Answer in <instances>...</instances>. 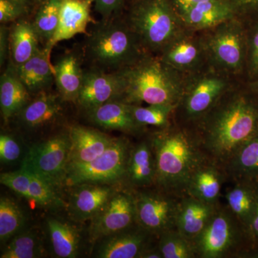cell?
Instances as JSON below:
<instances>
[{"mask_svg":"<svg viewBox=\"0 0 258 258\" xmlns=\"http://www.w3.org/2000/svg\"><path fill=\"white\" fill-rule=\"evenodd\" d=\"M81 64L82 55L71 50L61 56L53 66L57 92L64 102L77 103L84 76Z\"/></svg>","mask_w":258,"mask_h":258,"instance_id":"obj_23","label":"cell"},{"mask_svg":"<svg viewBox=\"0 0 258 258\" xmlns=\"http://www.w3.org/2000/svg\"><path fill=\"white\" fill-rule=\"evenodd\" d=\"M234 78L208 66L186 76L184 91L174 113V122L190 127L236 84Z\"/></svg>","mask_w":258,"mask_h":258,"instance_id":"obj_6","label":"cell"},{"mask_svg":"<svg viewBox=\"0 0 258 258\" xmlns=\"http://www.w3.org/2000/svg\"><path fill=\"white\" fill-rule=\"evenodd\" d=\"M127 1H128L129 3H131V2L135 1V0H127Z\"/></svg>","mask_w":258,"mask_h":258,"instance_id":"obj_51","label":"cell"},{"mask_svg":"<svg viewBox=\"0 0 258 258\" xmlns=\"http://www.w3.org/2000/svg\"><path fill=\"white\" fill-rule=\"evenodd\" d=\"M46 1H47V0H31L32 5H33L34 10H36L37 7L40 6V5H42V3H44Z\"/></svg>","mask_w":258,"mask_h":258,"instance_id":"obj_49","label":"cell"},{"mask_svg":"<svg viewBox=\"0 0 258 258\" xmlns=\"http://www.w3.org/2000/svg\"><path fill=\"white\" fill-rule=\"evenodd\" d=\"M93 0H61L59 23L55 35L44 48L49 54L58 42L79 34L88 35V24L96 23L91 16Z\"/></svg>","mask_w":258,"mask_h":258,"instance_id":"obj_17","label":"cell"},{"mask_svg":"<svg viewBox=\"0 0 258 258\" xmlns=\"http://www.w3.org/2000/svg\"><path fill=\"white\" fill-rule=\"evenodd\" d=\"M184 28L203 32L230 19L239 18L235 8L226 0H214L176 10Z\"/></svg>","mask_w":258,"mask_h":258,"instance_id":"obj_19","label":"cell"},{"mask_svg":"<svg viewBox=\"0 0 258 258\" xmlns=\"http://www.w3.org/2000/svg\"><path fill=\"white\" fill-rule=\"evenodd\" d=\"M0 182L23 198H26L30 184V173L26 169L10 171L1 174Z\"/></svg>","mask_w":258,"mask_h":258,"instance_id":"obj_40","label":"cell"},{"mask_svg":"<svg viewBox=\"0 0 258 258\" xmlns=\"http://www.w3.org/2000/svg\"><path fill=\"white\" fill-rule=\"evenodd\" d=\"M125 22L149 54L158 55L185 28L172 0L131 2Z\"/></svg>","mask_w":258,"mask_h":258,"instance_id":"obj_5","label":"cell"},{"mask_svg":"<svg viewBox=\"0 0 258 258\" xmlns=\"http://www.w3.org/2000/svg\"><path fill=\"white\" fill-rule=\"evenodd\" d=\"M64 102L58 93L45 91L32 97L31 101L13 118H16L18 124L30 132L37 131L60 118Z\"/></svg>","mask_w":258,"mask_h":258,"instance_id":"obj_18","label":"cell"},{"mask_svg":"<svg viewBox=\"0 0 258 258\" xmlns=\"http://www.w3.org/2000/svg\"><path fill=\"white\" fill-rule=\"evenodd\" d=\"M149 139L157 165L156 187L184 196L194 173L209 161L193 131L174 122L153 132Z\"/></svg>","mask_w":258,"mask_h":258,"instance_id":"obj_2","label":"cell"},{"mask_svg":"<svg viewBox=\"0 0 258 258\" xmlns=\"http://www.w3.org/2000/svg\"><path fill=\"white\" fill-rule=\"evenodd\" d=\"M257 199L258 184L249 181H235L225 194L227 208L243 226L247 235Z\"/></svg>","mask_w":258,"mask_h":258,"instance_id":"obj_29","label":"cell"},{"mask_svg":"<svg viewBox=\"0 0 258 258\" xmlns=\"http://www.w3.org/2000/svg\"><path fill=\"white\" fill-rule=\"evenodd\" d=\"M25 214L18 204L10 198L0 199V241L5 244L25 230Z\"/></svg>","mask_w":258,"mask_h":258,"instance_id":"obj_34","label":"cell"},{"mask_svg":"<svg viewBox=\"0 0 258 258\" xmlns=\"http://www.w3.org/2000/svg\"><path fill=\"white\" fill-rule=\"evenodd\" d=\"M88 119L93 124L128 134L142 133L144 128L134 120L129 105L120 100H113L86 111Z\"/></svg>","mask_w":258,"mask_h":258,"instance_id":"obj_25","label":"cell"},{"mask_svg":"<svg viewBox=\"0 0 258 258\" xmlns=\"http://www.w3.org/2000/svg\"><path fill=\"white\" fill-rule=\"evenodd\" d=\"M69 132L71 142L69 165L84 164L94 160L109 148L115 139L83 125L71 127Z\"/></svg>","mask_w":258,"mask_h":258,"instance_id":"obj_21","label":"cell"},{"mask_svg":"<svg viewBox=\"0 0 258 258\" xmlns=\"http://www.w3.org/2000/svg\"><path fill=\"white\" fill-rule=\"evenodd\" d=\"M209 161L222 169L258 134V96L235 84L189 127Z\"/></svg>","mask_w":258,"mask_h":258,"instance_id":"obj_1","label":"cell"},{"mask_svg":"<svg viewBox=\"0 0 258 258\" xmlns=\"http://www.w3.org/2000/svg\"><path fill=\"white\" fill-rule=\"evenodd\" d=\"M116 73L122 88L118 100L134 105L144 103L177 106L186 78L152 54H147Z\"/></svg>","mask_w":258,"mask_h":258,"instance_id":"obj_3","label":"cell"},{"mask_svg":"<svg viewBox=\"0 0 258 258\" xmlns=\"http://www.w3.org/2000/svg\"><path fill=\"white\" fill-rule=\"evenodd\" d=\"M227 179L222 168L211 161H206L191 176L186 195L205 203L216 205L221 196L222 185Z\"/></svg>","mask_w":258,"mask_h":258,"instance_id":"obj_26","label":"cell"},{"mask_svg":"<svg viewBox=\"0 0 258 258\" xmlns=\"http://www.w3.org/2000/svg\"><path fill=\"white\" fill-rule=\"evenodd\" d=\"M157 165L150 139L132 147L123 181L129 189H145L155 186Z\"/></svg>","mask_w":258,"mask_h":258,"instance_id":"obj_20","label":"cell"},{"mask_svg":"<svg viewBox=\"0 0 258 258\" xmlns=\"http://www.w3.org/2000/svg\"><path fill=\"white\" fill-rule=\"evenodd\" d=\"M147 54L121 16L93 24L84 46V56L90 67L106 72L126 69Z\"/></svg>","mask_w":258,"mask_h":258,"instance_id":"obj_4","label":"cell"},{"mask_svg":"<svg viewBox=\"0 0 258 258\" xmlns=\"http://www.w3.org/2000/svg\"><path fill=\"white\" fill-rule=\"evenodd\" d=\"M248 257L258 258V248L252 250V252L249 254Z\"/></svg>","mask_w":258,"mask_h":258,"instance_id":"obj_50","label":"cell"},{"mask_svg":"<svg viewBox=\"0 0 258 258\" xmlns=\"http://www.w3.org/2000/svg\"><path fill=\"white\" fill-rule=\"evenodd\" d=\"M31 0H0V23L7 25L33 14Z\"/></svg>","mask_w":258,"mask_h":258,"instance_id":"obj_39","label":"cell"},{"mask_svg":"<svg viewBox=\"0 0 258 258\" xmlns=\"http://www.w3.org/2000/svg\"><path fill=\"white\" fill-rule=\"evenodd\" d=\"M10 57V28L5 24L0 27V64L4 66Z\"/></svg>","mask_w":258,"mask_h":258,"instance_id":"obj_44","label":"cell"},{"mask_svg":"<svg viewBox=\"0 0 258 258\" xmlns=\"http://www.w3.org/2000/svg\"><path fill=\"white\" fill-rule=\"evenodd\" d=\"M218 204L205 203L188 195L181 197L176 215V230L192 242L208 225Z\"/></svg>","mask_w":258,"mask_h":258,"instance_id":"obj_22","label":"cell"},{"mask_svg":"<svg viewBox=\"0 0 258 258\" xmlns=\"http://www.w3.org/2000/svg\"><path fill=\"white\" fill-rule=\"evenodd\" d=\"M126 0H93L95 10L102 20H109L121 16Z\"/></svg>","mask_w":258,"mask_h":258,"instance_id":"obj_42","label":"cell"},{"mask_svg":"<svg viewBox=\"0 0 258 258\" xmlns=\"http://www.w3.org/2000/svg\"><path fill=\"white\" fill-rule=\"evenodd\" d=\"M237 12L239 18L246 21V18L258 15V0H226Z\"/></svg>","mask_w":258,"mask_h":258,"instance_id":"obj_43","label":"cell"},{"mask_svg":"<svg viewBox=\"0 0 258 258\" xmlns=\"http://www.w3.org/2000/svg\"><path fill=\"white\" fill-rule=\"evenodd\" d=\"M41 240L34 230L22 231L5 244L1 258H37L43 256Z\"/></svg>","mask_w":258,"mask_h":258,"instance_id":"obj_33","label":"cell"},{"mask_svg":"<svg viewBox=\"0 0 258 258\" xmlns=\"http://www.w3.org/2000/svg\"><path fill=\"white\" fill-rule=\"evenodd\" d=\"M91 221L88 234L90 241L93 244L107 236L138 225L134 190L117 189L101 212Z\"/></svg>","mask_w":258,"mask_h":258,"instance_id":"obj_12","label":"cell"},{"mask_svg":"<svg viewBox=\"0 0 258 258\" xmlns=\"http://www.w3.org/2000/svg\"><path fill=\"white\" fill-rule=\"evenodd\" d=\"M71 147L69 132L52 136L30 147L21 168L46 180L60 189L66 181Z\"/></svg>","mask_w":258,"mask_h":258,"instance_id":"obj_10","label":"cell"},{"mask_svg":"<svg viewBox=\"0 0 258 258\" xmlns=\"http://www.w3.org/2000/svg\"><path fill=\"white\" fill-rule=\"evenodd\" d=\"M209 66L231 77L245 74L247 25L235 18L201 32Z\"/></svg>","mask_w":258,"mask_h":258,"instance_id":"obj_7","label":"cell"},{"mask_svg":"<svg viewBox=\"0 0 258 258\" xmlns=\"http://www.w3.org/2000/svg\"><path fill=\"white\" fill-rule=\"evenodd\" d=\"M247 86H248V88L252 92L255 93L258 96V79L249 82Z\"/></svg>","mask_w":258,"mask_h":258,"instance_id":"obj_48","label":"cell"},{"mask_svg":"<svg viewBox=\"0 0 258 258\" xmlns=\"http://www.w3.org/2000/svg\"><path fill=\"white\" fill-rule=\"evenodd\" d=\"M121 91V81L117 73L90 67L84 70L82 87L76 103L88 111L107 102L119 99Z\"/></svg>","mask_w":258,"mask_h":258,"instance_id":"obj_14","label":"cell"},{"mask_svg":"<svg viewBox=\"0 0 258 258\" xmlns=\"http://www.w3.org/2000/svg\"><path fill=\"white\" fill-rule=\"evenodd\" d=\"M168 66L189 76L209 66L201 32L185 28L158 55Z\"/></svg>","mask_w":258,"mask_h":258,"instance_id":"obj_13","label":"cell"},{"mask_svg":"<svg viewBox=\"0 0 258 258\" xmlns=\"http://www.w3.org/2000/svg\"><path fill=\"white\" fill-rule=\"evenodd\" d=\"M157 242L164 258L197 257L192 242L176 230L161 234Z\"/></svg>","mask_w":258,"mask_h":258,"instance_id":"obj_37","label":"cell"},{"mask_svg":"<svg viewBox=\"0 0 258 258\" xmlns=\"http://www.w3.org/2000/svg\"><path fill=\"white\" fill-rule=\"evenodd\" d=\"M128 105L134 120L144 129L147 126L159 129L169 126L171 124V119L174 117L176 108L169 105Z\"/></svg>","mask_w":258,"mask_h":258,"instance_id":"obj_35","label":"cell"},{"mask_svg":"<svg viewBox=\"0 0 258 258\" xmlns=\"http://www.w3.org/2000/svg\"><path fill=\"white\" fill-rule=\"evenodd\" d=\"M47 230L56 257L74 258L79 256L81 236L76 226L58 219L49 218Z\"/></svg>","mask_w":258,"mask_h":258,"instance_id":"obj_31","label":"cell"},{"mask_svg":"<svg viewBox=\"0 0 258 258\" xmlns=\"http://www.w3.org/2000/svg\"><path fill=\"white\" fill-rule=\"evenodd\" d=\"M29 173L30 184L25 199L44 208H56L63 205L58 189L36 174Z\"/></svg>","mask_w":258,"mask_h":258,"instance_id":"obj_36","label":"cell"},{"mask_svg":"<svg viewBox=\"0 0 258 258\" xmlns=\"http://www.w3.org/2000/svg\"><path fill=\"white\" fill-rule=\"evenodd\" d=\"M137 190V223L149 233L159 237L167 231L176 230L180 198L156 187Z\"/></svg>","mask_w":258,"mask_h":258,"instance_id":"obj_11","label":"cell"},{"mask_svg":"<svg viewBox=\"0 0 258 258\" xmlns=\"http://www.w3.org/2000/svg\"><path fill=\"white\" fill-rule=\"evenodd\" d=\"M131 149L128 139L115 138L109 148L94 160L84 164L68 166L64 185L71 186L83 183L114 184L123 181Z\"/></svg>","mask_w":258,"mask_h":258,"instance_id":"obj_9","label":"cell"},{"mask_svg":"<svg viewBox=\"0 0 258 258\" xmlns=\"http://www.w3.org/2000/svg\"><path fill=\"white\" fill-rule=\"evenodd\" d=\"M248 237L249 242H250L251 249L248 254H247V257H248L249 254L252 250L258 248V199L253 218H252L250 227L249 228Z\"/></svg>","mask_w":258,"mask_h":258,"instance_id":"obj_45","label":"cell"},{"mask_svg":"<svg viewBox=\"0 0 258 258\" xmlns=\"http://www.w3.org/2000/svg\"><path fill=\"white\" fill-rule=\"evenodd\" d=\"M50 54L42 47L31 58L19 66H13L15 74L32 97L50 91L55 83L53 66L50 61Z\"/></svg>","mask_w":258,"mask_h":258,"instance_id":"obj_24","label":"cell"},{"mask_svg":"<svg viewBox=\"0 0 258 258\" xmlns=\"http://www.w3.org/2000/svg\"><path fill=\"white\" fill-rule=\"evenodd\" d=\"M152 238L157 237L137 225L96 242L94 257L139 258L144 249L152 243Z\"/></svg>","mask_w":258,"mask_h":258,"instance_id":"obj_16","label":"cell"},{"mask_svg":"<svg viewBox=\"0 0 258 258\" xmlns=\"http://www.w3.org/2000/svg\"><path fill=\"white\" fill-rule=\"evenodd\" d=\"M197 257H247L248 235L227 207L219 203L208 225L193 241Z\"/></svg>","mask_w":258,"mask_h":258,"instance_id":"obj_8","label":"cell"},{"mask_svg":"<svg viewBox=\"0 0 258 258\" xmlns=\"http://www.w3.org/2000/svg\"><path fill=\"white\" fill-rule=\"evenodd\" d=\"M31 19L24 18L10 27V63L19 66L31 58L42 47Z\"/></svg>","mask_w":258,"mask_h":258,"instance_id":"obj_27","label":"cell"},{"mask_svg":"<svg viewBox=\"0 0 258 258\" xmlns=\"http://www.w3.org/2000/svg\"><path fill=\"white\" fill-rule=\"evenodd\" d=\"M60 4L61 0H47L32 15V26L42 47L48 45L57 30Z\"/></svg>","mask_w":258,"mask_h":258,"instance_id":"obj_32","label":"cell"},{"mask_svg":"<svg viewBox=\"0 0 258 258\" xmlns=\"http://www.w3.org/2000/svg\"><path fill=\"white\" fill-rule=\"evenodd\" d=\"M247 25V57L245 74L249 82L258 79V20Z\"/></svg>","mask_w":258,"mask_h":258,"instance_id":"obj_38","label":"cell"},{"mask_svg":"<svg viewBox=\"0 0 258 258\" xmlns=\"http://www.w3.org/2000/svg\"><path fill=\"white\" fill-rule=\"evenodd\" d=\"M139 258H164L159 249L158 242L157 244H153L152 242L144 249L143 252L139 256Z\"/></svg>","mask_w":258,"mask_h":258,"instance_id":"obj_46","label":"cell"},{"mask_svg":"<svg viewBox=\"0 0 258 258\" xmlns=\"http://www.w3.org/2000/svg\"><path fill=\"white\" fill-rule=\"evenodd\" d=\"M210 1H214V0H172V3L175 7L176 10H179Z\"/></svg>","mask_w":258,"mask_h":258,"instance_id":"obj_47","label":"cell"},{"mask_svg":"<svg viewBox=\"0 0 258 258\" xmlns=\"http://www.w3.org/2000/svg\"><path fill=\"white\" fill-rule=\"evenodd\" d=\"M21 147L14 137L10 134L0 135V160L4 164H11L20 159Z\"/></svg>","mask_w":258,"mask_h":258,"instance_id":"obj_41","label":"cell"},{"mask_svg":"<svg viewBox=\"0 0 258 258\" xmlns=\"http://www.w3.org/2000/svg\"><path fill=\"white\" fill-rule=\"evenodd\" d=\"M227 179L258 184V134L236 152L224 167Z\"/></svg>","mask_w":258,"mask_h":258,"instance_id":"obj_30","label":"cell"},{"mask_svg":"<svg viewBox=\"0 0 258 258\" xmlns=\"http://www.w3.org/2000/svg\"><path fill=\"white\" fill-rule=\"evenodd\" d=\"M32 98L9 63L0 78V108L5 123L13 119Z\"/></svg>","mask_w":258,"mask_h":258,"instance_id":"obj_28","label":"cell"},{"mask_svg":"<svg viewBox=\"0 0 258 258\" xmlns=\"http://www.w3.org/2000/svg\"><path fill=\"white\" fill-rule=\"evenodd\" d=\"M68 211L77 222L91 220L101 212L116 191L112 184L83 183L71 186Z\"/></svg>","mask_w":258,"mask_h":258,"instance_id":"obj_15","label":"cell"}]
</instances>
